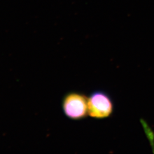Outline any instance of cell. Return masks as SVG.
Wrapping results in <instances>:
<instances>
[{
	"label": "cell",
	"instance_id": "obj_1",
	"mask_svg": "<svg viewBox=\"0 0 154 154\" xmlns=\"http://www.w3.org/2000/svg\"><path fill=\"white\" fill-rule=\"evenodd\" d=\"M62 110L67 118L72 120H81L88 116V98L78 92H70L63 97Z\"/></svg>",
	"mask_w": 154,
	"mask_h": 154
},
{
	"label": "cell",
	"instance_id": "obj_2",
	"mask_svg": "<svg viewBox=\"0 0 154 154\" xmlns=\"http://www.w3.org/2000/svg\"><path fill=\"white\" fill-rule=\"evenodd\" d=\"M114 103L110 96L102 91L93 92L88 98V114L90 117L102 119L114 112Z\"/></svg>",
	"mask_w": 154,
	"mask_h": 154
}]
</instances>
